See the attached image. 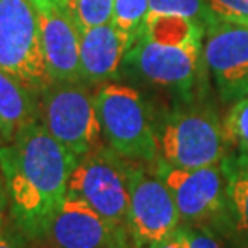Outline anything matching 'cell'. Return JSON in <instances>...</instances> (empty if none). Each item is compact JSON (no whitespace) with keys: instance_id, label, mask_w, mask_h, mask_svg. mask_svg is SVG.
I'll use <instances>...</instances> for the list:
<instances>
[{"instance_id":"16","label":"cell","mask_w":248,"mask_h":248,"mask_svg":"<svg viewBox=\"0 0 248 248\" xmlns=\"http://www.w3.org/2000/svg\"><path fill=\"white\" fill-rule=\"evenodd\" d=\"M163 16L186 18L203 28H206L215 19L205 0H150L147 21Z\"/></svg>"},{"instance_id":"2","label":"cell","mask_w":248,"mask_h":248,"mask_svg":"<svg viewBox=\"0 0 248 248\" xmlns=\"http://www.w3.org/2000/svg\"><path fill=\"white\" fill-rule=\"evenodd\" d=\"M205 28L179 16L145 23L140 37L124 55L121 71L129 78L190 100L203 62Z\"/></svg>"},{"instance_id":"23","label":"cell","mask_w":248,"mask_h":248,"mask_svg":"<svg viewBox=\"0 0 248 248\" xmlns=\"http://www.w3.org/2000/svg\"><path fill=\"white\" fill-rule=\"evenodd\" d=\"M148 248H186L184 247V242H182L179 232H174L172 235L166 237V239H163L160 242H156V244L150 245Z\"/></svg>"},{"instance_id":"13","label":"cell","mask_w":248,"mask_h":248,"mask_svg":"<svg viewBox=\"0 0 248 248\" xmlns=\"http://www.w3.org/2000/svg\"><path fill=\"white\" fill-rule=\"evenodd\" d=\"M81 79L87 86H103L120 78L129 44L113 23L79 29Z\"/></svg>"},{"instance_id":"6","label":"cell","mask_w":248,"mask_h":248,"mask_svg":"<svg viewBox=\"0 0 248 248\" xmlns=\"http://www.w3.org/2000/svg\"><path fill=\"white\" fill-rule=\"evenodd\" d=\"M129 160L98 145L78 160L68 182V192L87 202L113 227L129 229Z\"/></svg>"},{"instance_id":"5","label":"cell","mask_w":248,"mask_h":248,"mask_svg":"<svg viewBox=\"0 0 248 248\" xmlns=\"http://www.w3.org/2000/svg\"><path fill=\"white\" fill-rule=\"evenodd\" d=\"M39 121L78 160L100 145L95 95L84 82L50 81L42 87Z\"/></svg>"},{"instance_id":"17","label":"cell","mask_w":248,"mask_h":248,"mask_svg":"<svg viewBox=\"0 0 248 248\" xmlns=\"http://www.w3.org/2000/svg\"><path fill=\"white\" fill-rule=\"evenodd\" d=\"M150 0H115L113 24L129 44V48L145 29Z\"/></svg>"},{"instance_id":"22","label":"cell","mask_w":248,"mask_h":248,"mask_svg":"<svg viewBox=\"0 0 248 248\" xmlns=\"http://www.w3.org/2000/svg\"><path fill=\"white\" fill-rule=\"evenodd\" d=\"M28 239L15 229H3L0 227V248H31L28 244Z\"/></svg>"},{"instance_id":"21","label":"cell","mask_w":248,"mask_h":248,"mask_svg":"<svg viewBox=\"0 0 248 248\" xmlns=\"http://www.w3.org/2000/svg\"><path fill=\"white\" fill-rule=\"evenodd\" d=\"M205 3L215 18L248 26V0H205Z\"/></svg>"},{"instance_id":"26","label":"cell","mask_w":248,"mask_h":248,"mask_svg":"<svg viewBox=\"0 0 248 248\" xmlns=\"http://www.w3.org/2000/svg\"><path fill=\"white\" fill-rule=\"evenodd\" d=\"M245 242H244V247H242V248H248V239H244Z\"/></svg>"},{"instance_id":"10","label":"cell","mask_w":248,"mask_h":248,"mask_svg":"<svg viewBox=\"0 0 248 248\" xmlns=\"http://www.w3.org/2000/svg\"><path fill=\"white\" fill-rule=\"evenodd\" d=\"M203 62L222 102L248 95V26L215 18L205 28Z\"/></svg>"},{"instance_id":"19","label":"cell","mask_w":248,"mask_h":248,"mask_svg":"<svg viewBox=\"0 0 248 248\" xmlns=\"http://www.w3.org/2000/svg\"><path fill=\"white\" fill-rule=\"evenodd\" d=\"M66 3L79 29L95 28L113 21L115 0H66Z\"/></svg>"},{"instance_id":"7","label":"cell","mask_w":248,"mask_h":248,"mask_svg":"<svg viewBox=\"0 0 248 248\" xmlns=\"http://www.w3.org/2000/svg\"><path fill=\"white\" fill-rule=\"evenodd\" d=\"M0 68L39 91L50 82L32 0H0Z\"/></svg>"},{"instance_id":"9","label":"cell","mask_w":248,"mask_h":248,"mask_svg":"<svg viewBox=\"0 0 248 248\" xmlns=\"http://www.w3.org/2000/svg\"><path fill=\"white\" fill-rule=\"evenodd\" d=\"M155 170L174 198L181 224L216 227L222 217L231 219L227 208V177L222 163L184 170L156 161Z\"/></svg>"},{"instance_id":"11","label":"cell","mask_w":248,"mask_h":248,"mask_svg":"<svg viewBox=\"0 0 248 248\" xmlns=\"http://www.w3.org/2000/svg\"><path fill=\"white\" fill-rule=\"evenodd\" d=\"M50 248H137L131 232L113 227L82 198L66 193L46 239Z\"/></svg>"},{"instance_id":"4","label":"cell","mask_w":248,"mask_h":248,"mask_svg":"<svg viewBox=\"0 0 248 248\" xmlns=\"http://www.w3.org/2000/svg\"><path fill=\"white\" fill-rule=\"evenodd\" d=\"M100 131L108 147L129 161H158L156 121L150 105L137 89L103 84L95 93Z\"/></svg>"},{"instance_id":"1","label":"cell","mask_w":248,"mask_h":248,"mask_svg":"<svg viewBox=\"0 0 248 248\" xmlns=\"http://www.w3.org/2000/svg\"><path fill=\"white\" fill-rule=\"evenodd\" d=\"M76 165L78 158L39 120L26 124L12 142L0 145L10 217L29 242L46 239Z\"/></svg>"},{"instance_id":"8","label":"cell","mask_w":248,"mask_h":248,"mask_svg":"<svg viewBox=\"0 0 248 248\" xmlns=\"http://www.w3.org/2000/svg\"><path fill=\"white\" fill-rule=\"evenodd\" d=\"M127 184L129 229L137 248H148L179 229L181 215L155 163L129 161Z\"/></svg>"},{"instance_id":"15","label":"cell","mask_w":248,"mask_h":248,"mask_svg":"<svg viewBox=\"0 0 248 248\" xmlns=\"http://www.w3.org/2000/svg\"><path fill=\"white\" fill-rule=\"evenodd\" d=\"M222 166L227 177V208L232 226L248 239V155L226 156Z\"/></svg>"},{"instance_id":"12","label":"cell","mask_w":248,"mask_h":248,"mask_svg":"<svg viewBox=\"0 0 248 248\" xmlns=\"http://www.w3.org/2000/svg\"><path fill=\"white\" fill-rule=\"evenodd\" d=\"M41 42L50 81L82 82L79 44L81 34L68 7L47 3L36 7Z\"/></svg>"},{"instance_id":"20","label":"cell","mask_w":248,"mask_h":248,"mask_svg":"<svg viewBox=\"0 0 248 248\" xmlns=\"http://www.w3.org/2000/svg\"><path fill=\"white\" fill-rule=\"evenodd\" d=\"M179 232L186 248H229L216 229L202 224H181Z\"/></svg>"},{"instance_id":"24","label":"cell","mask_w":248,"mask_h":248,"mask_svg":"<svg viewBox=\"0 0 248 248\" xmlns=\"http://www.w3.org/2000/svg\"><path fill=\"white\" fill-rule=\"evenodd\" d=\"M7 211H8V195H7V188H5L3 174L0 171V227L3 226V219Z\"/></svg>"},{"instance_id":"3","label":"cell","mask_w":248,"mask_h":248,"mask_svg":"<svg viewBox=\"0 0 248 248\" xmlns=\"http://www.w3.org/2000/svg\"><path fill=\"white\" fill-rule=\"evenodd\" d=\"M158 161L174 168L219 165L227 156V143L219 115L211 105L184 100L156 123Z\"/></svg>"},{"instance_id":"14","label":"cell","mask_w":248,"mask_h":248,"mask_svg":"<svg viewBox=\"0 0 248 248\" xmlns=\"http://www.w3.org/2000/svg\"><path fill=\"white\" fill-rule=\"evenodd\" d=\"M41 91L0 68V145L12 142L26 126L39 120Z\"/></svg>"},{"instance_id":"25","label":"cell","mask_w":248,"mask_h":248,"mask_svg":"<svg viewBox=\"0 0 248 248\" xmlns=\"http://www.w3.org/2000/svg\"><path fill=\"white\" fill-rule=\"evenodd\" d=\"M34 7H41V5H47V3H57L60 7H68L66 0H32Z\"/></svg>"},{"instance_id":"18","label":"cell","mask_w":248,"mask_h":248,"mask_svg":"<svg viewBox=\"0 0 248 248\" xmlns=\"http://www.w3.org/2000/svg\"><path fill=\"white\" fill-rule=\"evenodd\" d=\"M222 131L227 150H235L237 155H248V95L232 103L222 121Z\"/></svg>"}]
</instances>
